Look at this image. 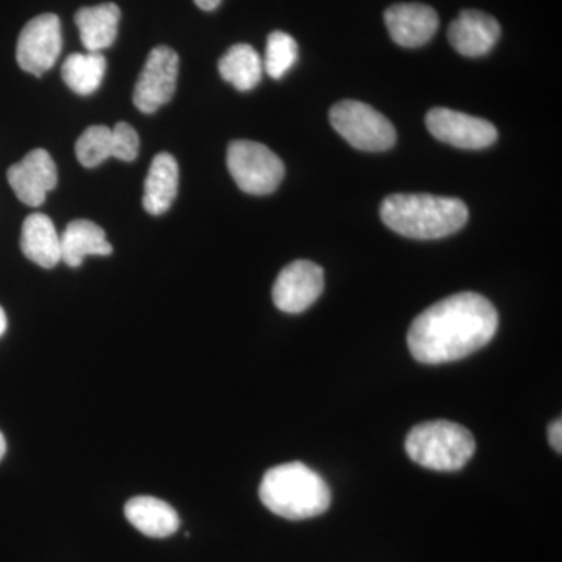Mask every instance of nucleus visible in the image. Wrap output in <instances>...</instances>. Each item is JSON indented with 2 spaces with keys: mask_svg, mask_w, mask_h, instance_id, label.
Here are the masks:
<instances>
[{
  "mask_svg": "<svg viewBox=\"0 0 562 562\" xmlns=\"http://www.w3.org/2000/svg\"><path fill=\"white\" fill-rule=\"evenodd\" d=\"M497 328L494 305L475 292H461L435 303L413 321L408 347L414 360L443 364L482 349Z\"/></svg>",
  "mask_w": 562,
  "mask_h": 562,
  "instance_id": "obj_1",
  "label": "nucleus"
},
{
  "mask_svg": "<svg viewBox=\"0 0 562 562\" xmlns=\"http://www.w3.org/2000/svg\"><path fill=\"white\" fill-rule=\"evenodd\" d=\"M380 216L392 232L412 239H441L464 227L469 210L460 199L431 194H394Z\"/></svg>",
  "mask_w": 562,
  "mask_h": 562,
  "instance_id": "obj_2",
  "label": "nucleus"
},
{
  "mask_svg": "<svg viewBox=\"0 0 562 562\" xmlns=\"http://www.w3.org/2000/svg\"><path fill=\"white\" fill-rule=\"evenodd\" d=\"M262 505L288 520H305L330 508L331 492L319 473L303 462L269 469L260 484Z\"/></svg>",
  "mask_w": 562,
  "mask_h": 562,
  "instance_id": "obj_3",
  "label": "nucleus"
},
{
  "mask_svg": "<svg viewBox=\"0 0 562 562\" xmlns=\"http://www.w3.org/2000/svg\"><path fill=\"white\" fill-rule=\"evenodd\" d=\"M475 447L472 432L449 420L416 425L405 442L406 453L416 464L439 472L460 471L471 461Z\"/></svg>",
  "mask_w": 562,
  "mask_h": 562,
  "instance_id": "obj_4",
  "label": "nucleus"
},
{
  "mask_svg": "<svg viewBox=\"0 0 562 562\" xmlns=\"http://www.w3.org/2000/svg\"><path fill=\"white\" fill-rule=\"evenodd\" d=\"M227 168L239 190L251 195L272 194L284 177L283 161L255 140H233L227 150Z\"/></svg>",
  "mask_w": 562,
  "mask_h": 562,
  "instance_id": "obj_5",
  "label": "nucleus"
},
{
  "mask_svg": "<svg viewBox=\"0 0 562 562\" xmlns=\"http://www.w3.org/2000/svg\"><path fill=\"white\" fill-rule=\"evenodd\" d=\"M333 128L355 149L383 151L397 139L394 125L368 103L342 101L330 111Z\"/></svg>",
  "mask_w": 562,
  "mask_h": 562,
  "instance_id": "obj_6",
  "label": "nucleus"
},
{
  "mask_svg": "<svg viewBox=\"0 0 562 562\" xmlns=\"http://www.w3.org/2000/svg\"><path fill=\"white\" fill-rule=\"evenodd\" d=\"M179 55L171 47L158 46L150 50L133 91V103L140 113H155L171 102L179 79Z\"/></svg>",
  "mask_w": 562,
  "mask_h": 562,
  "instance_id": "obj_7",
  "label": "nucleus"
},
{
  "mask_svg": "<svg viewBox=\"0 0 562 562\" xmlns=\"http://www.w3.org/2000/svg\"><path fill=\"white\" fill-rule=\"evenodd\" d=\"M61 47L60 18L52 13L40 14L22 29L16 47L18 65L25 72L41 77L57 63Z\"/></svg>",
  "mask_w": 562,
  "mask_h": 562,
  "instance_id": "obj_8",
  "label": "nucleus"
},
{
  "mask_svg": "<svg viewBox=\"0 0 562 562\" xmlns=\"http://www.w3.org/2000/svg\"><path fill=\"white\" fill-rule=\"evenodd\" d=\"M324 286V269L319 265L308 260L292 261L273 283V303L280 312L303 313L321 297Z\"/></svg>",
  "mask_w": 562,
  "mask_h": 562,
  "instance_id": "obj_9",
  "label": "nucleus"
},
{
  "mask_svg": "<svg viewBox=\"0 0 562 562\" xmlns=\"http://www.w3.org/2000/svg\"><path fill=\"white\" fill-rule=\"evenodd\" d=\"M428 132L441 143L458 149H486L497 140V128L490 121L469 116L461 111L432 109L427 114Z\"/></svg>",
  "mask_w": 562,
  "mask_h": 562,
  "instance_id": "obj_10",
  "label": "nucleus"
},
{
  "mask_svg": "<svg viewBox=\"0 0 562 562\" xmlns=\"http://www.w3.org/2000/svg\"><path fill=\"white\" fill-rule=\"evenodd\" d=\"M11 190L25 205H43L46 195L55 190L58 183L57 166L49 151L33 149L7 172Z\"/></svg>",
  "mask_w": 562,
  "mask_h": 562,
  "instance_id": "obj_11",
  "label": "nucleus"
},
{
  "mask_svg": "<svg viewBox=\"0 0 562 562\" xmlns=\"http://www.w3.org/2000/svg\"><path fill=\"white\" fill-rule=\"evenodd\" d=\"M392 41L402 47H420L436 35L438 13L424 3H397L384 13Z\"/></svg>",
  "mask_w": 562,
  "mask_h": 562,
  "instance_id": "obj_12",
  "label": "nucleus"
},
{
  "mask_svg": "<svg viewBox=\"0 0 562 562\" xmlns=\"http://www.w3.org/2000/svg\"><path fill=\"white\" fill-rule=\"evenodd\" d=\"M501 25L497 20L483 11L464 10L450 24L449 41L458 54L464 57H483L490 54L501 38Z\"/></svg>",
  "mask_w": 562,
  "mask_h": 562,
  "instance_id": "obj_13",
  "label": "nucleus"
},
{
  "mask_svg": "<svg viewBox=\"0 0 562 562\" xmlns=\"http://www.w3.org/2000/svg\"><path fill=\"white\" fill-rule=\"evenodd\" d=\"M179 162L171 154L161 151L150 162L144 181L143 206L151 216H160L171 209L179 192Z\"/></svg>",
  "mask_w": 562,
  "mask_h": 562,
  "instance_id": "obj_14",
  "label": "nucleus"
},
{
  "mask_svg": "<svg viewBox=\"0 0 562 562\" xmlns=\"http://www.w3.org/2000/svg\"><path fill=\"white\" fill-rule=\"evenodd\" d=\"M22 254L44 269H52L61 261V238L49 216L33 213L22 225Z\"/></svg>",
  "mask_w": 562,
  "mask_h": 562,
  "instance_id": "obj_15",
  "label": "nucleus"
},
{
  "mask_svg": "<svg viewBox=\"0 0 562 562\" xmlns=\"http://www.w3.org/2000/svg\"><path fill=\"white\" fill-rule=\"evenodd\" d=\"M124 513L128 522L149 538H169L180 527L179 514L160 498L133 497L125 503Z\"/></svg>",
  "mask_w": 562,
  "mask_h": 562,
  "instance_id": "obj_16",
  "label": "nucleus"
},
{
  "mask_svg": "<svg viewBox=\"0 0 562 562\" xmlns=\"http://www.w3.org/2000/svg\"><path fill=\"white\" fill-rule=\"evenodd\" d=\"M120 21L121 10L116 3L106 2L77 11L76 24L85 49L102 52L113 46Z\"/></svg>",
  "mask_w": 562,
  "mask_h": 562,
  "instance_id": "obj_17",
  "label": "nucleus"
},
{
  "mask_svg": "<svg viewBox=\"0 0 562 562\" xmlns=\"http://www.w3.org/2000/svg\"><path fill=\"white\" fill-rule=\"evenodd\" d=\"M61 261L69 268H80L88 255L109 257L113 247L106 241L105 232L91 221H72L63 232Z\"/></svg>",
  "mask_w": 562,
  "mask_h": 562,
  "instance_id": "obj_18",
  "label": "nucleus"
},
{
  "mask_svg": "<svg viewBox=\"0 0 562 562\" xmlns=\"http://www.w3.org/2000/svg\"><path fill=\"white\" fill-rule=\"evenodd\" d=\"M217 68L222 79L243 92L254 90L260 83L265 70L260 54L249 44L232 46L221 58Z\"/></svg>",
  "mask_w": 562,
  "mask_h": 562,
  "instance_id": "obj_19",
  "label": "nucleus"
},
{
  "mask_svg": "<svg viewBox=\"0 0 562 562\" xmlns=\"http://www.w3.org/2000/svg\"><path fill=\"white\" fill-rule=\"evenodd\" d=\"M105 70L106 60L102 52H87L69 55L63 63L61 77L76 94L91 95L101 87Z\"/></svg>",
  "mask_w": 562,
  "mask_h": 562,
  "instance_id": "obj_20",
  "label": "nucleus"
},
{
  "mask_svg": "<svg viewBox=\"0 0 562 562\" xmlns=\"http://www.w3.org/2000/svg\"><path fill=\"white\" fill-rule=\"evenodd\" d=\"M299 58L297 41L284 32H272L266 44V57L262 61L266 72L273 80L286 76L288 70L295 65Z\"/></svg>",
  "mask_w": 562,
  "mask_h": 562,
  "instance_id": "obj_21",
  "label": "nucleus"
},
{
  "mask_svg": "<svg viewBox=\"0 0 562 562\" xmlns=\"http://www.w3.org/2000/svg\"><path fill=\"white\" fill-rule=\"evenodd\" d=\"M111 151H113L111 128L106 125H92L81 133L76 143L77 160L85 168H95L109 158H113Z\"/></svg>",
  "mask_w": 562,
  "mask_h": 562,
  "instance_id": "obj_22",
  "label": "nucleus"
},
{
  "mask_svg": "<svg viewBox=\"0 0 562 562\" xmlns=\"http://www.w3.org/2000/svg\"><path fill=\"white\" fill-rule=\"evenodd\" d=\"M111 144H113V158L131 162L136 160L139 151V136L127 122H117L111 128Z\"/></svg>",
  "mask_w": 562,
  "mask_h": 562,
  "instance_id": "obj_23",
  "label": "nucleus"
},
{
  "mask_svg": "<svg viewBox=\"0 0 562 562\" xmlns=\"http://www.w3.org/2000/svg\"><path fill=\"white\" fill-rule=\"evenodd\" d=\"M549 441L558 453L562 452V422L557 419L549 427Z\"/></svg>",
  "mask_w": 562,
  "mask_h": 562,
  "instance_id": "obj_24",
  "label": "nucleus"
},
{
  "mask_svg": "<svg viewBox=\"0 0 562 562\" xmlns=\"http://www.w3.org/2000/svg\"><path fill=\"white\" fill-rule=\"evenodd\" d=\"M194 2L201 10L213 11L221 5L222 0H194Z\"/></svg>",
  "mask_w": 562,
  "mask_h": 562,
  "instance_id": "obj_25",
  "label": "nucleus"
},
{
  "mask_svg": "<svg viewBox=\"0 0 562 562\" xmlns=\"http://www.w3.org/2000/svg\"><path fill=\"white\" fill-rule=\"evenodd\" d=\"M7 325H9V321H7V314L3 312L2 306H0V336L7 331Z\"/></svg>",
  "mask_w": 562,
  "mask_h": 562,
  "instance_id": "obj_26",
  "label": "nucleus"
},
{
  "mask_svg": "<svg viewBox=\"0 0 562 562\" xmlns=\"http://www.w3.org/2000/svg\"><path fill=\"white\" fill-rule=\"evenodd\" d=\"M7 453V441L5 438H3L2 432H0V461L3 460V457H5Z\"/></svg>",
  "mask_w": 562,
  "mask_h": 562,
  "instance_id": "obj_27",
  "label": "nucleus"
}]
</instances>
